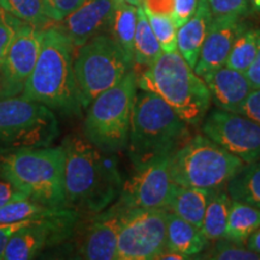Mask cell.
Here are the masks:
<instances>
[{"instance_id": "cell-12", "label": "cell", "mask_w": 260, "mask_h": 260, "mask_svg": "<svg viewBox=\"0 0 260 260\" xmlns=\"http://www.w3.org/2000/svg\"><path fill=\"white\" fill-rule=\"evenodd\" d=\"M203 132L245 164L260 160V125L248 117L214 110L204 118Z\"/></svg>"}, {"instance_id": "cell-30", "label": "cell", "mask_w": 260, "mask_h": 260, "mask_svg": "<svg viewBox=\"0 0 260 260\" xmlns=\"http://www.w3.org/2000/svg\"><path fill=\"white\" fill-rule=\"evenodd\" d=\"M147 19L151 24L152 30H153L155 38L160 45L162 52L177 51V27L174 23L170 16L165 15H155L149 11H145Z\"/></svg>"}, {"instance_id": "cell-44", "label": "cell", "mask_w": 260, "mask_h": 260, "mask_svg": "<svg viewBox=\"0 0 260 260\" xmlns=\"http://www.w3.org/2000/svg\"><path fill=\"white\" fill-rule=\"evenodd\" d=\"M124 2H126V3H129V4H132V5H134V6H141L142 5V0H124Z\"/></svg>"}, {"instance_id": "cell-19", "label": "cell", "mask_w": 260, "mask_h": 260, "mask_svg": "<svg viewBox=\"0 0 260 260\" xmlns=\"http://www.w3.org/2000/svg\"><path fill=\"white\" fill-rule=\"evenodd\" d=\"M212 18L207 0H198L194 15L177 30V51L193 70Z\"/></svg>"}, {"instance_id": "cell-24", "label": "cell", "mask_w": 260, "mask_h": 260, "mask_svg": "<svg viewBox=\"0 0 260 260\" xmlns=\"http://www.w3.org/2000/svg\"><path fill=\"white\" fill-rule=\"evenodd\" d=\"M226 191L232 200L260 209V160L245 164L228 182Z\"/></svg>"}, {"instance_id": "cell-8", "label": "cell", "mask_w": 260, "mask_h": 260, "mask_svg": "<svg viewBox=\"0 0 260 260\" xmlns=\"http://www.w3.org/2000/svg\"><path fill=\"white\" fill-rule=\"evenodd\" d=\"M59 135L56 113L23 94L0 99V154L50 146Z\"/></svg>"}, {"instance_id": "cell-16", "label": "cell", "mask_w": 260, "mask_h": 260, "mask_svg": "<svg viewBox=\"0 0 260 260\" xmlns=\"http://www.w3.org/2000/svg\"><path fill=\"white\" fill-rule=\"evenodd\" d=\"M243 25L245 22L240 16L224 15L212 18L194 68L198 76L203 79L205 75L225 67L233 42Z\"/></svg>"}, {"instance_id": "cell-35", "label": "cell", "mask_w": 260, "mask_h": 260, "mask_svg": "<svg viewBox=\"0 0 260 260\" xmlns=\"http://www.w3.org/2000/svg\"><path fill=\"white\" fill-rule=\"evenodd\" d=\"M198 0H174V10L171 18L177 28L183 25L194 15Z\"/></svg>"}, {"instance_id": "cell-32", "label": "cell", "mask_w": 260, "mask_h": 260, "mask_svg": "<svg viewBox=\"0 0 260 260\" xmlns=\"http://www.w3.org/2000/svg\"><path fill=\"white\" fill-rule=\"evenodd\" d=\"M23 22L9 14L0 6V68L5 59L10 45Z\"/></svg>"}, {"instance_id": "cell-21", "label": "cell", "mask_w": 260, "mask_h": 260, "mask_svg": "<svg viewBox=\"0 0 260 260\" xmlns=\"http://www.w3.org/2000/svg\"><path fill=\"white\" fill-rule=\"evenodd\" d=\"M209 242L201 228L168 211L167 251L190 258V255L200 254L209 246Z\"/></svg>"}, {"instance_id": "cell-22", "label": "cell", "mask_w": 260, "mask_h": 260, "mask_svg": "<svg viewBox=\"0 0 260 260\" xmlns=\"http://www.w3.org/2000/svg\"><path fill=\"white\" fill-rule=\"evenodd\" d=\"M260 226V209L232 200L224 239L245 245L247 239Z\"/></svg>"}, {"instance_id": "cell-7", "label": "cell", "mask_w": 260, "mask_h": 260, "mask_svg": "<svg viewBox=\"0 0 260 260\" xmlns=\"http://www.w3.org/2000/svg\"><path fill=\"white\" fill-rule=\"evenodd\" d=\"M245 165L206 135H197L180 146L170 159L171 178L178 186L219 189Z\"/></svg>"}, {"instance_id": "cell-2", "label": "cell", "mask_w": 260, "mask_h": 260, "mask_svg": "<svg viewBox=\"0 0 260 260\" xmlns=\"http://www.w3.org/2000/svg\"><path fill=\"white\" fill-rule=\"evenodd\" d=\"M75 47L59 25L42 29L40 53L22 94L64 116L82 111L74 73Z\"/></svg>"}, {"instance_id": "cell-28", "label": "cell", "mask_w": 260, "mask_h": 260, "mask_svg": "<svg viewBox=\"0 0 260 260\" xmlns=\"http://www.w3.org/2000/svg\"><path fill=\"white\" fill-rule=\"evenodd\" d=\"M61 209L45 206L30 198H22L5 206L0 207V223H18L25 220H38L52 217L57 214Z\"/></svg>"}, {"instance_id": "cell-23", "label": "cell", "mask_w": 260, "mask_h": 260, "mask_svg": "<svg viewBox=\"0 0 260 260\" xmlns=\"http://www.w3.org/2000/svg\"><path fill=\"white\" fill-rule=\"evenodd\" d=\"M138 23V6L119 0L111 23V38L121 46L130 63L134 65V39Z\"/></svg>"}, {"instance_id": "cell-43", "label": "cell", "mask_w": 260, "mask_h": 260, "mask_svg": "<svg viewBox=\"0 0 260 260\" xmlns=\"http://www.w3.org/2000/svg\"><path fill=\"white\" fill-rule=\"evenodd\" d=\"M252 11L260 14V0H248Z\"/></svg>"}, {"instance_id": "cell-6", "label": "cell", "mask_w": 260, "mask_h": 260, "mask_svg": "<svg viewBox=\"0 0 260 260\" xmlns=\"http://www.w3.org/2000/svg\"><path fill=\"white\" fill-rule=\"evenodd\" d=\"M138 92V75L133 70L116 86L99 94L89 104L84 119V138L105 153H118L128 147L130 116L135 94Z\"/></svg>"}, {"instance_id": "cell-13", "label": "cell", "mask_w": 260, "mask_h": 260, "mask_svg": "<svg viewBox=\"0 0 260 260\" xmlns=\"http://www.w3.org/2000/svg\"><path fill=\"white\" fill-rule=\"evenodd\" d=\"M170 159L171 154L164 155L136 167L117 200L128 209H165L175 184Z\"/></svg>"}, {"instance_id": "cell-5", "label": "cell", "mask_w": 260, "mask_h": 260, "mask_svg": "<svg viewBox=\"0 0 260 260\" xmlns=\"http://www.w3.org/2000/svg\"><path fill=\"white\" fill-rule=\"evenodd\" d=\"M64 172L63 146L23 148L0 154V177L30 199L53 209H68Z\"/></svg>"}, {"instance_id": "cell-10", "label": "cell", "mask_w": 260, "mask_h": 260, "mask_svg": "<svg viewBox=\"0 0 260 260\" xmlns=\"http://www.w3.org/2000/svg\"><path fill=\"white\" fill-rule=\"evenodd\" d=\"M167 225L165 209H128L117 239V259H157L167 251Z\"/></svg>"}, {"instance_id": "cell-4", "label": "cell", "mask_w": 260, "mask_h": 260, "mask_svg": "<svg viewBox=\"0 0 260 260\" xmlns=\"http://www.w3.org/2000/svg\"><path fill=\"white\" fill-rule=\"evenodd\" d=\"M138 88L160 96L189 125L200 124L212 104L205 81L178 51L162 52L138 77Z\"/></svg>"}, {"instance_id": "cell-11", "label": "cell", "mask_w": 260, "mask_h": 260, "mask_svg": "<svg viewBox=\"0 0 260 260\" xmlns=\"http://www.w3.org/2000/svg\"><path fill=\"white\" fill-rule=\"evenodd\" d=\"M81 217L82 214L77 211L61 209L52 217L31 220L10 237L2 260L34 259L47 247L73 236Z\"/></svg>"}, {"instance_id": "cell-15", "label": "cell", "mask_w": 260, "mask_h": 260, "mask_svg": "<svg viewBox=\"0 0 260 260\" xmlns=\"http://www.w3.org/2000/svg\"><path fill=\"white\" fill-rule=\"evenodd\" d=\"M128 207L118 200L100 212L90 214L92 218L82 225L77 241V254L87 260L117 259V239Z\"/></svg>"}, {"instance_id": "cell-18", "label": "cell", "mask_w": 260, "mask_h": 260, "mask_svg": "<svg viewBox=\"0 0 260 260\" xmlns=\"http://www.w3.org/2000/svg\"><path fill=\"white\" fill-rule=\"evenodd\" d=\"M203 80L210 90L212 103L219 110L228 112H239L252 90L245 74L226 67L205 75Z\"/></svg>"}, {"instance_id": "cell-14", "label": "cell", "mask_w": 260, "mask_h": 260, "mask_svg": "<svg viewBox=\"0 0 260 260\" xmlns=\"http://www.w3.org/2000/svg\"><path fill=\"white\" fill-rule=\"evenodd\" d=\"M42 29L22 23L0 68V99L22 94L40 53Z\"/></svg>"}, {"instance_id": "cell-20", "label": "cell", "mask_w": 260, "mask_h": 260, "mask_svg": "<svg viewBox=\"0 0 260 260\" xmlns=\"http://www.w3.org/2000/svg\"><path fill=\"white\" fill-rule=\"evenodd\" d=\"M212 191L213 189L183 187L175 183L165 210L201 228Z\"/></svg>"}, {"instance_id": "cell-34", "label": "cell", "mask_w": 260, "mask_h": 260, "mask_svg": "<svg viewBox=\"0 0 260 260\" xmlns=\"http://www.w3.org/2000/svg\"><path fill=\"white\" fill-rule=\"evenodd\" d=\"M84 2L86 0H44L46 15L53 22H61Z\"/></svg>"}, {"instance_id": "cell-26", "label": "cell", "mask_w": 260, "mask_h": 260, "mask_svg": "<svg viewBox=\"0 0 260 260\" xmlns=\"http://www.w3.org/2000/svg\"><path fill=\"white\" fill-rule=\"evenodd\" d=\"M161 53V47L152 30L145 10L142 5L139 6L134 39V63L147 68L153 64Z\"/></svg>"}, {"instance_id": "cell-1", "label": "cell", "mask_w": 260, "mask_h": 260, "mask_svg": "<svg viewBox=\"0 0 260 260\" xmlns=\"http://www.w3.org/2000/svg\"><path fill=\"white\" fill-rule=\"evenodd\" d=\"M61 146L65 151L64 191L68 209L94 214L115 203L123 182L113 153L102 152L76 135L65 138Z\"/></svg>"}, {"instance_id": "cell-3", "label": "cell", "mask_w": 260, "mask_h": 260, "mask_svg": "<svg viewBox=\"0 0 260 260\" xmlns=\"http://www.w3.org/2000/svg\"><path fill=\"white\" fill-rule=\"evenodd\" d=\"M187 123L155 93L136 92L130 116L128 154L134 167L174 153L187 141Z\"/></svg>"}, {"instance_id": "cell-9", "label": "cell", "mask_w": 260, "mask_h": 260, "mask_svg": "<svg viewBox=\"0 0 260 260\" xmlns=\"http://www.w3.org/2000/svg\"><path fill=\"white\" fill-rule=\"evenodd\" d=\"M132 69L133 64L121 46L109 35H96L79 47L74 57V73L83 109Z\"/></svg>"}, {"instance_id": "cell-41", "label": "cell", "mask_w": 260, "mask_h": 260, "mask_svg": "<svg viewBox=\"0 0 260 260\" xmlns=\"http://www.w3.org/2000/svg\"><path fill=\"white\" fill-rule=\"evenodd\" d=\"M246 245L247 248L260 254V226L247 239Z\"/></svg>"}, {"instance_id": "cell-25", "label": "cell", "mask_w": 260, "mask_h": 260, "mask_svg": "<svg viewBox=\"0 0 260 260\" xmlns=\"http://www.w3.org/2000/svg\"><path fill=\"white\" fill-rule=\"evenodd\" d=\"M230 204H232V198L229 197L228 191L223 190L222 188L213 189L201 225V230L209 241L224 239Z\"/></svg>"}, {"instance_id": "cell-17", "label": "cell", "mask_w": 260, "mask_h": 260, "mask_svg": "<svg viewBox=\"0 0 260 260\" xmlns=\"http://www.w3.org/2000/svg\"><path fill=\"white\" fill-rule=\"evenodd\" d=\"M119 0H86L68 15L59 27L67 32L75 50L110 29Z\"/></svg>"}, {"instance_id": "cell-39", "label": "cell", "mask_w": 260, "mask_h": 260, "mask_svg": "<svg viewBox=\"0 0 260 260\" xmlns=\"http://www.w3.org/2000/svg\"><path fill=\"white\" fill-rule=\"evenodd\" d=\"M246 77L251 84L252 89L260 88V29L258 37V47H256V53L252 64L249 65L248 69L246 70Z\"/></svg>"}, {"instance_id": "cell-27", "label": "cell", "mask_w": 260, "mask_h": 260, "mask_svg": "<svg viewBox=\"0 0 260 260\" xmlns=\"http://www.w3.org/2000/svg\"><path fill=\"white\" fill-rule=\"evenodd\" d=\"M258 37L259 29L249 28L245 23L233 42L225 67L245 74L255 57Z\"/></svg>"}, {"instance_id": "cell-36", "label": "cell", "mask_w": 260, "mask_h": 260, "mask_svg": "<svg viewBox=\"0 0 260 260\" xmlns=\"http://www.w3.org/2000/svg\"><path fill=\"white\" fill-rule=\"evenodd\" d=\"M237 113L248 117L260 125V88L251 90Z\"/></svg>"}, {"instance_id": "cell-37", "label": "cell", "mask_w": 260, "mask_h": 260, "mask_svg": "<svg viewBox=\"0 0 260 260\" xmlns=\"http://www.w3.org/2000/svg\"><path fill=\"white\" fill-rule=\"evenodd\" d=\"M22 198H27V195L16 188L11 182L6 181L5 178H0V207Z\"/></svg>"}, {"instance_id": "cell-29", "label": "cell", "mask_w": 260, "mask_h": 260, "mask_svg": "<svg viewBox=\"0 0 260 260\" xmlns=\"http://www.w3.org/2000/svg\"><path fill=\"white\" fill-rule=\"evenodd\" d=\"M0 6L23 23L35 27L45 28L52 22L46 15L44 0H0Z\"/></svg>"}, {"instance_id": "cell-38", "label": "cell", "mask_w": 260, "mask_h": 260, "mask_svg": "<svg viewBox=\"0 0 260 260\" xmlns=\"http://www.w3.org/2000/svg\"><path fill=\"white\" fill-rule=\"evenodd\" d=\"M142 8L145 11H149L155 15H172L174 0H142Z\"/></svg>"}, {"instance_id": "cell-31", "label": "cell", "mask_w": 260, "mask_h": 260, "mask_svg": "<svg viewBox=\"0 0 260 260\" xmlns=\"http://www.w3.org/2000/svg\"><path fill=\"white\" fill-rule=\"evenodd\" d=\"M203 258L212 260H260V254L240 243L219 239L216 240L214 246L205 253Z\"/></svg>"}, {"instance_id": "cell-33", "label": "cell", "mask_w": 260, "mask_h": 260, "mask_svg": "<svg viewBox=\"0 0 260 260\" xmlns=\"http://www.w3.org/2000/svg\"><path fill=\"white\" fill-rule=\"evenodd\" d=\"M213 17L234 15L245 17L252 11L248 0H207Z\"/></svg>"}, {"instance_id": "cell-42", "label": "cell", "mask_w": 260, "mask_h": 260, "mask_svg": "<svg viewBox=\"0 0 260 260\" xmlns=\"http://www.w3.org/2000/svg\"><path fill=\"white\" fill-rule=\"evenodd\" d=\"M157 259H174V260H184V259H190L189 256L187 255H182V254H178L176 252H169V251H165L162 254H160L158 256Z\"/></svg>"}, {"instance_id": "cell-40", "label": "cell", "mask_w": 260, "mask_h": 260, "mask_svg": "<svg viewBox=\"0 0 260 260\" xmlns=\"http://www.w3.org/2000/svg\"><path fill=\"white\" fill-rule=\"evenodd\" d=\"M29 222H31V220H25V222H18V223H9V224L0 223V260H2V255L3 253H4L6 243L9 242L10 237L14 235V233L17 232L19 228L25 225V224Z\"/></svg>"}]
</instances>
